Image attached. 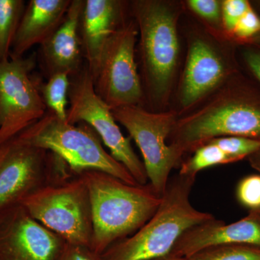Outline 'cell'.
<instances>
[{
  "instance_id": "cell-10",
  "label": "cell",
  "mask_w": 260,
  "mask_h": 260,
  "mask_svg": "<svg viewBox=\"0 0 260 260\" xmlns=\"http://www.w3.org/2000/svg\"><path fill=\"white\" fill-rule=\"evenodd\" d=\"M112 112L116 122L127 130L139 148L149 184L162 196L171 172L181 164L167 144L179 114L173 110L150 112L140 106L116 108Z\"/></svg>"
},
{
  "instance_id": "cell-4",
  "label": "cell",
  "mask_w": 260,
  "mask_h": 260,
  "mask_svg": "<svg viewBox=\"0 0 260 260\" xmlns=\"http://www.w3.org/2000/svg\"><path fill=\"white\" fill-rule=\"evenodd\" d=\"M196 177H170L161 203L152 218L136 233L114 243L100 260H152L170 255L176 243L189 229L215 217L197 210L190 201Z\"/></svg>"
},
{
  "instance_id": "cell-7",
  "label": "cell",
  "mask_w": 260,
  "mask_h": 260,
  "mask_svg": "<svg viewBox=\"0 0 260 260\" xmlns=\"http://www.w3.org/2000/svg\"><path fill=\"white\" fill-rule=\"evenodd\" d=\"M208 32L191 34L187 54L178 88L181 112L190 110L208 95L215 93L241 71L237 46Z\"/></svg>"
},
{
  "instance_id": "cell-19",
  "label": "cell",
  "mask_w": 260,
  "mask_h": 260,
  "mask_svg": "<svg viewBox=\"0 0 260 260\" xmlns=\"http://www.w3.org/2000/svg\"><path fill=\"white\" fill-rule=\"evenodd\" d=\"M70 86V76L67 73H59L41 83L40 92L47 110L66 121Z\"/></svg>"
},
{
  "instance_id": "cell-5",
  "label": "cell",
  "mask_w": 260,
  "mask_h": 260,
  "mask_svg": "<svg viewBox=\"0 0 260 260\" xmlns=\"http://www.w3.org/2000/svg\"><path fill=\"white\" fill-rule=\"evenodd\" d=\"M21 205L68 244L90 248L93 233L91 203L81 173L68 169L27 197Z\"/></svg>"
},
{
  "instance_id": "cell-29",
  "label": "cell",
  "mask_w": 260,
  "mask_h": 260,
  "mask_svg": "<svg viewBox=\"0 0 260 260\" xmlns=\"http://www.w3.org/2000/svg\"><path fill=\"white\" fill-rule=\"evenodd\" d=\"M247 160L251 167L260 174V148L255 153L251 155Z\"/></svg>"
},
{
  "instance_id": "cell-3",
  "label": "cell",
  "mask_w": 260,
  "mask_h": 260,
  "mask_svg": "<svg viewBox=\"0 0 260 260\" xmlns=\"http://www.w3.org/2000/svg\"><path fill=\"white\" fill-rule=\"evenodd\" d=\"M91 203L93 233L90 250L98 256L141 229L161 203L150 184L131 185L107 173L81 172Z\"/></svg>"
},
{
  "instance_id": "cell-20",
  "label": "cell",
  "mask_w": 260,
  "mask_h": 260,
  "mask_svg": "<svg viewBox=\"0 0 260 260\" xmlns=\"http://www.w3.org/2000/svg\"><path fill=\"white\" fill-rule=\"evenodd\" d=\"M232 164L221 149L212 143L202 145L194 151L192 156L181 162L179 174L188 177H197L202 170L215 166Z\"/></svg>"
},
{
  "instance_id": "cell-15",
  "label": "cell",
  "mask_w": 260,
  "mask_h": 260,
  "mask_svg": "<svg viewBox=\"0 0 260 260\" xmlns=\"http://www.w3.org/2000/svg\"><path fill=\"white\" fill-rule=\"evenodd\" d=\"M84 3L85 0H72L60 26L36 53L37 64L47 80L59 73H67L70 76L85 63L80 36Z\"/></svg>"
},
{
  "instance_id": "cell-27",
  "label": "cell",
  "mask_w": 260,
  "mask_h": 260,
  "mask_svg": "<svg viewBox=\"0 0 260 260\" xmlns=\"http://www.w3.org/2000/svg\"><path fill=\"white\" fill-rule=\"evenodd\" d=\"M237 56L241 69L260 84V44L238 46Z\"/></svg>"
},
{
  "instance_id": "cell-12",
  "label": "cell",
  "mask_w": 260,
  "mask_h": 260,
  "mask_svg": "<svg viewBox=\"0 0 260 260\" xmlns=\"http://www.w3.org/2000/svg\"><path fill=\"white\" fill-rule=\"evenodd\" d=\"M37 54L0 64V145L40 120L47 108L34 73Z\"/></svg>"
},
{
  "instance_id": "cell-30",
  "label": "cell",
  "mask_w": 260,
  "mask_h": 260,
  "mask_svg": "<svg viewBox=\"0 0 260 260\" xmlns=\"http://www.w3.org/2000/svg\"><path fill=\"white\" fill-rule=\"evenodd\" d=\"M152 260H191L189 258L182 257V256H177L172 255H168L164 256V257L158 258V259H152Z\"/></svg>"
},
{
  "instance_id": "cell-25",
  "label": "cell",
  "mask_w": 260,
  "mask_h": 260,
  "mask_svg": "<svg viewBox=\"0 0 260 260\" xmlns=\"http://www.w3.org/2000/svg\"><path fill=\"white\" fill-rule=\"evenodd\" d=\"M252 7L247 0L222 1V26L224 36L232 42L234 29L244 15Z\"/></svg>"
},
{
  "instance_id": "cell-28",
  "label": "cell",
  "mask_w": 260,
  "mask_h": 260,
  "mask_svg": "<svg viewBox=\"0 0 260 260\" xmlns=\"http://www.w3.org/2000/svg\"><path fill=\"white\" fill-rule=\"evenodd\" d=\"M60 260H100V258L90 248L68 244Z\"/></svg>"
},
{
  "instance_id": "cell-31",
  "label": "cell",
  "mask_w": 260,
  "mask_h": 260,
  "mask_svg": "<svg viewBox=\"0 0 260 260\" xmlns=\"http://www.w3.org/2000/svg\"><path fill=\"white\" fill-rule=\"evenodd\" d=\"M251 5H252L253 8H254L260 14V0L257 1L251 2Z\"/></svg>"
},
{
  "instance_id": "cell-26",
  "label": "cell",
  "mask_w": 260,
  "mask_h": 260,
  "mask_svg": "<svg viewBox=\"0 0 260 260\" xmlns=\"http://www.w3.org/2000/svg\"><path fill=\"white\" fill-rule=\"evenodd\" d=\"M260 34V14L253 6L239 20L232 34V42L237 46L250 44Z\"/></svg>"
},
{
  "instance_id": "cell-11",
  "label": "cell",
  "mask_w": 260,
  "mask_h": 260,
  "mask_svg": "<svg viewBox=\"0 0 260 260\" xmlns=\"http://www.w3.org/2000/svg\"><path fill=\"white\" fill-rule=\"evenodd\" d=\"M70 169L59 155L17 136L0 145V214Z\"/></svg>"
},
{
  "instance_id": "cell-21",
  "label": "cell",
  "mask_w": 260,
  "mask_h": 260,
  "mask_svg": "<svg viewBox=\"0 0 260 260\" xmlns=\"http://www.w3.org/2000/svg\"><path fill=\"white\" fill-rule=\"evenodd\" d=\"M191 260H260V247L246 244L214 246L189 257Z\"/></svg>"
},
{
  "instance_id": "cell-6",
  "label": "cell",
  "mask_w": 260,
  "mask_h": 260,
  "mask_svg": "<svg viewBox=\"0 0 260 260\" xmlns=\"http://www.w3.org/2000/svg\"><path fill=\"white\" fill-rule=\"evenodd\" d=\"M17 137L59 155L75 173L100 171L126 184H139L129 171L108 153L99 135L85 123L70 124L47 110L40 120Z\"/></svg>"
},
{
  "instance_id": "cell-24",
  "label": "cell",
  "mask_w": 260,
  "mask_h": 260,
  "mask_svg": "<svg viewBox=\"0 0 260 260\" xmlns=\"http://www.w3.org/2000/svg\"><path fill=\"white\" fill-rule=\"evenodd\" d=\"M239 204L249 212L260 213V174H251L241 179L236 189Z\"/></svg>"
},
{
  "instance_id": "cell-2",
  "label": "cell",
  "mask_w": 260,
  "mask_h": 260,
  "mask_svg": "<svg viewBox=\"0 0 260 260\" xmlns=\"http://www.w3.org/2000/svg\"><path fill=\"white\" fill-rule=\"evenodd\" d=\"M130 13L138 28L140 76L145 104L150 112H161L175 79L180 44L178 21L180 3L162 0H134Z\"/></svg>"
},
{
  "instance_id": "cell-17",
  "label": "cell",
  "mask_w": 260,
  "mask_h": 260,
  "mask_svg": "<svg viewBox=\"0 0 260 260\" xmlns=\"http://www.w3.org/2000/svg\"><path fill=\"white\" fill-rule=\"evenodd\" d=\"M71 3L72 0L29 1L13 41L10 58L23 57L34 46L47 42L62 23Z\"/></svg>"
},
{
  "instance_id": "cell-32",
  "label": "cell",
  "mask_w": 260,
  "mask_h": 260,
  "mask_svg": "<svg viewBox=\"0 0 260 260\" xmlns=\"http://www.w3.org/2000/svg\"><path fill=\"white\" fill-rule=\"evenodd\" d=\"M250 44H260V34L253 39L252 42Z\"/></svg>"
},
{
  "instance_id": "cell-13",
  "label": "cell",
  "mask_w": 260,
  "mask_h": 260,
  "mask_svg": "<svg viewBox=\"0 0 260 260\" xmlns=\"http://www.w3.org/2000/svg\"><path fill=\"white\" fill-rule=\"evenodd\" d=\"M68 244L21 205L0 214V260H60Z\"/></svg>"
},
{
  "instance_id": "cell-1",
  "label": "cell",
  "mask_w": 260,
  "mask_h": 260,
  "mask_svg": "<svg viewBox=\"0 0 260 260\" xmlns=\"http://www.w3.org/2000/svg\"><path fill=\"white\" fill-rule=\"evenodd\" d=\"M203 107L178 118L169 140L182 162L184 154L215 138L239 136L260 140V84L241 70Z\"/></svg>"
},
{
  "instance_id": "cell-16",
  "label": "cell",
  "mask_w": 260,
  "mask_h": 260,
  "mask_svg": "<svg viewBox=\"0 0 260 260\" xmlns=\"http://www.w3.org/2000/svg\"><path fill=\"white\" fill-rule=\"evenodd\" d=\"M129 3L119 0H85L80 21L84 58L92 76L109 38L129 18Z\"/></svg>"
},
{
  "instance_id": "cell-23",
  "label": "cell",
  "mask_w": 260,
  "mask_h": 260,
  "mask_svg": "<svg viewBox=\"0 0 260 260\" xmlns=\"http://www.w3.org/2000/svg\"><path fill=\"white\" fill-rule=\"evenodd\" d=\"M186 5L192 13L208 24L215 35L225 38L222 26V1L188 0Z\"/></svg>"
},
{
  "instance_id": "cell-14",
  "label": "cell",
  "mask_w": 260,
  "mask_h": 260,
  "mask_svg": "<svg viewBox=\"0 0 260 260\" xmlns=\"http://www.w3.org/2000/svg\"><path fill=\"white\" fill-rule=\"evenodd\" d=\"M229 244L260 247V213L249 212L247 216L230 224L214 218L194 225L181 235L171 254L189 258L205 249Z\"/></svg>"
},
{
  "instance_id": "cell-8",
  "label": "cell",
  "mask_w": 260,
  "mask_h": 260,
  "mask_svg": "<svg viewBox=\"0 0 260 260\" xmlns=\"http://www.w3.org/2000/svg\"><path fill=\"white\" fill-rule=\"evenodd\" d=\"M68 99L67 122H84L90 126L110 150L111 155L129 171L138 184H148L144 164L133 150L131 138L123 135L112 109L95 93L93 77L86 62L79 71L70 75Z\"/></svg>"
},
{
  "instance_id": "cell-9",
  "label": "cell",
  "mask_w": 260,
  "mask_h": 260,
  "mask_svg": "<svg viewBox=\"0 0 260 260\" xmlns=\"http://www.w3.org/2000/svg\"><path fill=\"white\" fill-rule=\"evenodd\" d=\"M138 28L130 17L103 49L93 75L95 93L111 109L140 106L144 107V93L136 59Z\"/></svg>"
},
{
  "instance_id": "cell-22",
  "label": "cell",
  "mask_w": 260,
  "mask_h": 260,
  "mask_svg": "<svg viewBox=\"0 0 260 260\" xmlns=\"http://www.w3.org/2000/svg\"><path fill=\"white\" fill-rule=\"evenodd\" d=\"M208 143H213L221 149L232 162L247 159L260 148V140L244 137H221Z\"/></svg>"
},
{
  "instance_id": "cell-18",
  "label": "cell",
  "mask_w": 260,
  "mask_h": 260,
  "mask_svg": "<svg viewBox=\"0 0 260 260\" xmlns=\"http://www.w3.org/2000/svg\"><path fill=\"white\" fill-rule=\"evenodd\" d=\"M25 7L23 0H0V64L10 60L12 46Z\"/></svg>"
}]
</instances>
